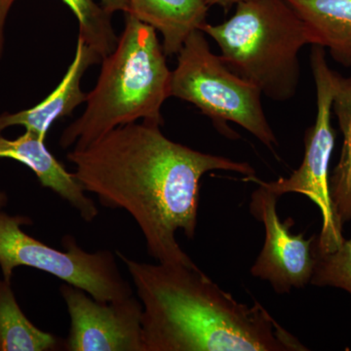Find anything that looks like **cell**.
I'll return each mask as SVG.
<instances>
[{
  "label": "cell",
  "instance_id": "cell-1",
  "mask_svg": "<svg viewBox=\"0 0 351 351\" xmlns=\"http://www.w3.org/2000/svg\"><path fill=\"white\" fill-rule=\"evenodd\" d=\"M66 159L73 175L101 205L130 215L157 263L197 267L176 239L195 237L200 180L210 171L255 176L250 164L191 149L169 140L160 125L125 124L108 132Z\"/></svg>",
  "mask_w": 351,
  "mask_h": 351
},
{
  "label": "cell",
  "instance_id": "cell-2",
  "mask_svg": "<svg viewBox=\"0 0 351 351\" xmlns=\"http://www.w3.org/2000/svg\"><path fill=\"white\" fill-rule=\"evenodd\" d=\"M117 256L143 306L145 351L308 350L260 302H237L197 267Z\"/></svg>",
  "mask_w": 351,
  "mask_h": 351
},
{
  "label": "cell",
  "instance_id": "cell-3",
  "mask_svg": "<svg viewBox=\"0 0 351 351\" xmlns=\"http://www.w3.org/2000/svg\"><path fill=\"white\" fill-rule=\"evenodd\" d=\"M162 43L151 25L125 13L115 49L101 59L96 86L80 119L60 138L63 149H83L117 127L137 120L163 125L161 108L170 96L171 75Z\"/></svg>",
  "mask_w": 351,
  "mask_h": 351
},
{
  "label": "cell",
  "instance_id": "cell-4",
  "mask_svg": "<svg viewBox=\"0 0 351 351\" xmlns=\"http://www.w3.org/2000/svg\"><path fill=\"white\" fill-rule=\"evenodd\" d=\"M200 31L214 39L221 59L267 98L290 100L301 76L300 52L311 44L306 25L286 0H246L232 17Z\"/></svg>",
  "mask_w": 351,
  "mask_h": 351
},
{
  "label": "cell",
  "instance_id": "cell-5",
  "mask_svg": "<svg viewBox=\"0 0 351 351\" xmlns=\"http://www.w3.org/2000/svg\"><path fill=\"white\" fill-rule=\"evenodd\" d=\"M177 55V66L171 75V97L195 105L228 137L226 123L233 122L269 149L278 145L263 112L262 91L230 71L212 52L204 32H191Z\"/></svg>",
  "mask_w": 351,
  "mask_h": 351
},
{
  "label": "cell",
  "instance_id": "cell-6",
  "mask_svg": "<svg viewBox=\"0 0 351 351\" xmlns=\"http://www.w3.org/2000/svg\"><path fill=\"white\" fill-rule=\"evenodd\" d=\"M32 223L29 217L0 211V269L6 281L11 282L18 267H29L82 289L99 302H119L133 295L112 252L89 253L71 235L62 240L66 251L58 250L22 230Z\"/></svg>",
  "mask_w": 351,
  "mask_h": 351
},
{
  "label": "cell",
  "instance_id": "cell-7",
  "mask_svg": "<svg viewBox=\"0 0 351 351\" xmlns=\"http://www.w3.org/2000/svg\"><path fill=\"white\" fill-rule=\"evenodd\" d=\"M311 71L316 87L315 122L304 134V156L301 166L288 178L263 182L256 176L245 181L258 182L281 197L285 193L306 195L319 208L322 228L315 235L314 247L322 252L335 250L341 243L343 226L339 223L330 195V161L334 151L336 133L332 126V92L336 71L328 66L326 52L313 46L311 54Z\"/></svg>",
  "mask_w": 351,
  "mask_h": 351
},
{
  "label": "cell",
  "instance_id": "cell-8",
  "mask_svg": "<svg viewBox=\"0 0 351 351\" xmlns=\"http://www.w3.org/2000/svg\"><path fill=\"white\" fill-rule=\"evenodd\" d=\"M60 292L71 318L64 350L145 351L143 306L137 298L99 302L68 283L60 287Z\"/></svg>",
  "mask_w": 351,
  "mask_h": 351
},
{
  "label": "cell",
  "instance_id": "cell-9",
  "mask_svg": "<svg viewBox=\"0 0 351 351\" xmlns=\"http://www.w3.org/2000/svg\"><path fill=\"white\" fill-rule=\"evenodd\" d=\"M279 198L261 184L252 195L250 212L265 226V237L251 274L269 281L277 294H287L293 288H304L311 283L315 263L313 250L315 235L306 239L304 232L292 234L294 219L282 221L277 214Z\"/></svg>",
  "mask_w": 351,
  "mask_h": 351
},
{
  "label": "cell",
  "instance_id": "cell-10",
  "mask_svg": "<svg viewBox=\"0 0 351 351\" xmlns=\"http://www.w3.org/2000/svg\"><path fill=\"white\" fill-rule=\"evenodd\" d=\"M96 51L78 38L73 63L63 80L43 101L27 110L0 114V132L9 127L23 126L41 140L46 141L51 126L62 117H69L78 106L86 101L87 94L82 90V80L90 66L100 63Z\"/></svg>",
  "mask_w": 351,
  "mask_h": 351
},
{
  "label": "cell",
  "instance_id": "cell-11",
  "mask_svg": "<svg viewBox=\"0 0 351 351\" xmlns=\"http://www.w3.org/2000/svg\"><path fill=\"white\" fill-rule=\"evenodd\" d=\"M0 158L12 159L24 164L36 174L43 188L50 189L75 208L80 217L91 223L99 215L96 204L76 180L73 173L51 154L45 141L32 132L25 131L20 137L10 140L0 132Z\"/></svg>",
  "mask_w": 351,
  "mask_h": 351
},
{
  "label": "cell",
  "instance_id": "cell-12",
  "mask_svg": "<svg viewBox=\"0 0 351 351\" xmlns=\"http://www.w3.org/2000/svg\"><path fill=\"white\" fill-rule=\"evenodd\" d=\"M304 24L311 45L329 49L335 61L351 68V0H286Z\"/></svg>",
  "mask_w": 351,
  "mask_h": 351
},
{
  "label": "cell",
  "instance_id": "cell-13",
  "mask_svg": "<svg viewBox=\"0 0 351 351\" xmlns=\"http://www.w3.org/2000/svg\"><path fill=\"white\" fill-rule=\"evenodd\" d=\"M129 4L128 13L160 32L167 57L177 55L189 34L206 23L209 8L203 0H129Z\"/></svg>",
  "mask_w": 351,
  "mask_h": 351
},
{
  "label": "cell",
  "instance_id": "cell-14",
  "mask_svg": "<svg viewBox=\"0 0 351 351\" xmlns=\"http://www.w3.org/2000/svg\"><path fill=\"white\" fill-rule=\"evenodd\" d=\"M332 110L343 134L341 156L330 176V195L341 225L351 219V76L335 73Z\"/></svg>",
  "mask_w": 351,
  "mask_h": 351
},
{
  "label": "cell",
  "instance_id": "cell-15",
  "mask_svg": "<svg viewBox=\"0 0 351 351\" xmlns=\"http://www.w3.org/2000/svg\"><path fill=\"white\" fill-rule=\"evenodd\" d=\"M64 350L63 339L38 329L18 304L11 282L0 279V351Z\"/></svg>",
  "mask_w": 351,
  "mask_h": 351
},
{
  "label": "cell",
  "instance_id": "cell-16",
  "mask_svg": "<svg viewBox=\"0 0 351 351\" xmlns=\"http://www.w3.org/2000/svg\"><path fill=\"white\" fill-rule=\"evenodd\" d=\"M75 14L80 25L78 38L96 51L101 59L117 47L119 36L113 31L112 14L94 0H62Z\"/></svg>",
  "mask_w": 351,
  "mask_h": 351
},
{
  "label": "cell",
  "instance_id": "cell-17",
  "mask_svg": "<svg viewBox=\"0 0 351 351\" xmlns=\"http://www.w3.org/2000/svg\"><path fill=\"white\" fill-rule=\"evenodd\" d=\"M313 250L315 263L311 283L318 287L343 289L351 295V237L335 250L319 251L314 245Z\"/></svg>",
  "mask_w": 351,
  "mask_h": 351
},
{
  "label": "cell",
  "instance_id": "cell-18",
  "mask_svg": "<svg viewBox=\"0 0 351 351\" xmlns=\"http://www.w3.org/2000/svg\"><path fill=\"white\" fill-rule=\"evenodd\" d=\"M15 2L16 0H0V59L3 55L4 43H5L4 31H5L7 17Z\"/></svg>",
  "mask_w": 351,
  "mask_h": 351
},
{
  "label": "cell",
  "instance_id": "cell-19",
  "mask_svg": "<svg viewBox=\"0 0 351 351\" xmlns=\"http://www.w3.org/2000/svg\"><path fill=\"white\" fill-rule=\"evenodd\" d=\"M100 1L101 5L112 15L115 12L128 13L130 10L129 0H100Z\"/></svg>",
  "mask_w": 351,
  "mask_h": 351
},
{
  "label": "cell",
  "instance_id": "cell-20",
  "mask_svg": "<svg viewBox=\"0 0 351 351\" xmlns=\"http://www.w3.org/2000/svg\"><path fill=\"white\" fill-rule=\"evenodd\" d=\"M208 7L221 6L223 8L228 9L233 5H237L240 2L246 1V0H203Z\"/></svg>",
  "mask_w": 351,
  "mask_h": 351
},
{
  "label": "cell",
  "instance_id": "cell-21",
  "mask_svg": "<svg viewBox=\"0 0 351 351\" xmlns=\"http://www.w3.org/2000/svg\"><path fill=\"white\" fill-rule=\"evenodd\" d=\"M7 203H8V195L5 191H0V211L6 207Z\"/></svg>",
  "mask_w": 351,
  "mask_h": 351
}]
</instances>
